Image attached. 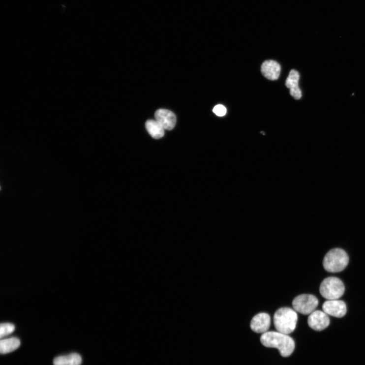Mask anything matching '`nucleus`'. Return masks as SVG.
Instances as JSON below:
<instances>
[{
  "instance_id": "1",
  "label": "nucleus",
  "mask_w": 365,
  "mask_h": 365,
  "mask_svg": "<svg viewBox=\"0 0 365 365\" xmlns=\"http://www.w3.org/2000/svg\"><path fill=\"white\" fill-rule=\"evenodd\" d=\"M260 341L265 347L277 348L283 357L291 356L295 348V343L291 337L278 331L267 332L262 334Z\"/></svg>"
},
{
  "instance_id": "2",
  "label": "nucleus",
  "mask_w": 365,
  "mask_h": 365,
  "mask_svg": "<svg viewBox=\"0 0 365 365\" xmlns=\"http://www.w3.org/2000/svg\"><path fill=\"white\" fill-rule=\"evenodd\" d=\"M298 320L296 311L291 308L278 309L274 313V323L279 333L289 335L295 330Z\"/></svg>"
},
{
  "instance_id": "3",
  "label": "nucleus",
  "mask_w": 365,
  "mask_h": 365,
  "mask_svg": "<svg viewBox=\"0 0 365 365\" xmlns=\"http://www.w3.org/2000/svg\"><path fill=\"white\" fill-rule=\"evenodd\" d=\"M349 258L345 251L335 248L329 251L323 260V267L328 272L332 273L343 271L347 266Z\"/></svg>"
},
{
  "instance_id": "4",
  "label": "nucleus",
  "mask_w": 365,
  "mask_h": 365,
  "mask_svg": "<svg viewBox=\"0 0 365 365\" xmlns=\"http://www.w3.org/2000/svg\"><path fill=\"white\" fill-rule=\"evenodd\" d=\"M345 291L343 282L336 277L325 279L321 284L320 292L327 301L339 300Z\"/></svg>"
},
{
  "instance_id": "5",
  "label": "nucleus",
  "mask_w": 365,
  "mask_h": 365,
  "mask_svg": "<svg viewBox=\"0 0 365 365\" xmlns=\"http://www.w3.org/2000/svg\"><path fill=\"white\" fill-rule=\"evenodd\" d=\"M319 301L316 297L310 294H303L294 298L292 305L294 309L303 314H310L318 307Z\"/></svg>"
},
{
  "instance_id": "6",
  "label": "nucleus",
  "mask_w": 365,
  "mask_h": 365,
  "mask_svg": "<svg viewBox=\"0 0 365 365\" xmlns=\"http://www.w3.org/2000/svg\"><path fill=\"white\" fill-rule=\"evenodd\" d=\"M307 323L312 329L321 331L329 326L330 319L328 315L324 311L315 310L309 314Z\"/></svg>"
},
{
  "instance_id": "7",
  "label": "nucleus",
  "mask_w": 365,
  "mask_h": 365,
  "mask_svg": "<svg viewBox=\"0 0 365 365\" xmlns=\"http://www.w3.org/2000/svg\"><path fill=\"white\" fill-rule=\"evenodd\" d=\"M322 308L329 316L338 318L343 317L347 311L345 303L338 300L326 301L323 304Z\"/></svg>"
},
{
  "instance_id": "8",
  "label": "nucleus",
  "mask_w": 365,
  "mask_h": 365,
  "mask_svg": "<svg viewBox=\"0 0 365 365\" xmlns=\"http://www.w3.org/2000/svg\"><path fill=\"white\" fill-rule=\"evenodd\" d=\"M271 324V318L267 313L262 312L257 314L252 319L250 327L255 333L262 334L267 333Z\"/></svg>"
},
{
  "instance_id": "9",
  "label": "nucleus",
  "mask_w": 365,
  "mask_h": 365,
  "mask_svg": "<svg viewBox=\"0 0 365 365\" xmlns=\"http://www.w3.org/2000/svg\"><path fill=\"white\" fill-rule=\"evenodd\" d=\"M155 118L165 130H172L176 125V116L173 112L169 110H158L155 112Z\"/></svg>"
},
{
  "instance_id": "10",
  "label": "nucleus",
  "mask_w": 365,
  "mask_h": 365,
  "mask_svg": "<svg viewBox=\"0 0 365 365\" xmlns=\"http://www.w3.org/2000/svg\"><path fill=\"white\" fill-rule=\"evenodd\" d=\"M281 71L280 64L276 61H265L261 65V71L266 78L274 81L278 79Z\"/></svg>"
},
{
  "instance_id": "11",
  "label": "nucleus",
  "mask_w": 365,
  "mask_h": 365,
  "mask_svg": "<svg viewBox=\"0 0 365 365\" xmlns=\"http://www.w3.org/2000/svg\"><path fill=\"white\" fill-rule=\"evenodd\" d=\"M300 79V73L295 70H292L286 81V86L290 89L291 95L296 99H300L302 97V92L299 87Z\"/></svg>"
},
{
  "instance_id": "12",
  "label": "nucleus",
  "mask_w": 365,
  "mask_h": 365,
  "mask_svg": "<svg viewBox=\"0 0 365 365\" xmlns=\"http://www.w3.org/2000/svg\"><path fill=\"white\" fill-rule=\"evenodd\" d=\"M146 128L153 138L159 139L164 135V128L156 120L147 121L145 124Z\"/></svg>"
},
{
  "instance_id": "13",
  "label": "nucleus",
  "mask_w": 365,
  "mask_h": 365,
  "mask_svg": "<svg viewBox=\"0 0 365 365\" xmlns=\"http://www.w3.org/2000/svg\"><path fill=\"white\" fill-rule=\"evenodd\" d=\"M20 344V339L16 337L1 340L0 342V352L2 354L10 353L17 350Z\"/></svg>"
},
{
  "instance_id": "14",
  "label": "nucleus",
  "mask_w": 365,
  "mask_h": 365,
  "mask_svg": "<svg viewBox=\"0 0 365 365\" xmlns=\"http://www.w3.org/2000/svg\"><path fill=\"white\" fill-rule=\"evenodd\" d=\"M81 363V357L76 353L60 356L54 361V365H80Z\"/></svg>"
},
{
  "instance_id": "15",
  "label": "nucleus",
  "mask_w": 365,
  "mask_h": 365,
  "mask_svg": "<svg viewBox=\"0 0 365 365\" xmlns=\"http://www.w3.org/2000/svg\"><path fill=\"white\" fill-rule=\"evenodd\" d=\"M15 330L14 326L10 323H3L0 327V337L1 338L11 334Z\"/></svg>"
},
{
  "instance_id": "16",
  "label": "nucleus",
  "mask_w": 365,
  "mask_h": 365,
  "mask_svg": "<svg viewBox=\"0 0 365 365\" xmlns=\"http://www.w3.org/2000/svg\"><path fill=\"white\" fill-rule=\"evenodd\" d=\"M213 112L218 116L222 117V116H224L226 114L227 110L224 106L222 105H218L214 107L213 109Z\"/></svg>"
}]
</instances>
